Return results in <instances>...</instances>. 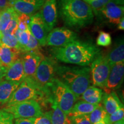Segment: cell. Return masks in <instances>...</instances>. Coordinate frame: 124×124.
<instances>
[{"mask_svg": "<svg viewBox=\"0 0 124 124\" xmlns=\"http://www.w3.org/2000/svg\"><path fill=\"white\" fill-rule=\"evenodd\" d=\"M58 64L53 58L44 57L32 78L39 88L46 95L47 87L56 78V69Z\"/></svg>", "mask_w": 124, "mask_h": 124, "instance_id": "cell-6", "label": "cell"}, {"mask_svg": "<svg viewBox=\"0 0 124 124\" xmlns=\"http://www.w3.org/2000/svg\"><path fill=\"white\" fill-rule=\"evenodd\" d=\"M3 110L10 113L15 119L36 118L43 113L41 105L36 100L26 101L7 105Z\"/></svg>", "mask_w": 124, "mask_h": 124, "instance_id": "cell-7", "label": "cell"}, {"mask_svg": "<svg viewBox=\"0 0 124 124\" xmlns=\"http://www.w3.org/2000/svg\"><path fill=\"white\" fill-rule=\"evenodd\" d=\"M21 57L25 78H33L40 62L44 58L40 51L23 52Z\"/></svg>", "mask_w": 124, "mask_h": 124, "instance_id": "cell-13", "label": "cell"}, {"mask_svg": "<svg viewBox=\"0 0 124 124\" xmlns=\"http://www.w3.org/2000/svg\"><path fill=\"white\" fill-rule=\"evenodd\" d=\"M0 41L5 46L19 51L21 52V47L18 40L15 35H2L0 36Z\"/></svg>", "mask_w": 124, "mask_h": 124, "instance_id": "cell-26", "label": "cell"}, {"mask_svg": "<svg viewBox=\"0 0 124 124\" xmlns=\"http://www.w3.org/2000/svg\"><path fill=\"white\" fill-rule=\"evenodd\" d=\"M56 76L62 83L79 98L83 92L90 86V68L87 67L66 66L57 65Z\"/></svg>", "mask_w": 124, "mask_h": 124, "instance_id": "cell-3", "label": "cell"}, {"mask_svg": "<svg viewBox=\"0 0 124 124\" xmlns=\"http://www.w3.org/2000/svg\"><path fill=\"white\" fill-rule=\"evenodd\" d=\"M40 45L38 40L30 33L28 44L21 49V52L23 53V52H32V51H40Z\"/></svg>", "mask_w": 124, "mask_h": 124, "instance_id": "cell-29", "label": "cell"}, {"mask_svg": "<svg viewBox=\"0 0 124 124\" xmlns=\"http://www.w3.org/2000/svg\"><path fill=\"white\" fill-rule=\"evenodd\" d=\"M111 44V36L108 33L100 31L97 39V44L99 46H108Z\"/></svg>", "mask_w": 124, "mask_h": 124, "instance_id": "cell-30", "label": "cell"}, {"mask_svg": "<svg viewBox=\"0 0 124 124\" xmlns=\"http://www.w3.org/2000/svg\"><path fill=\"white\" fill-rule=\"evenodd\" d=\"M124 124V120H122L120 121H118L117 122H115L114 124Z\"/></svg>", "mask_w": 124, "mask_h": 124, "instance_id": "cell-42", "label": "cell"}, {"mask_svg": "<svg viewBox=\"0 0 124 124\" xmlns=\"http://www.w3.org/2000/svg\"><path fill=\"white\" fill-rule=\"evenodd\" d=\"M88 116L91 124H94L104 120L108 116V114L103 106L99 104L92 112L90 113Z\"/></svg>", "mask_w": 124, "mask_h": 124, "instance_id": "cell-25", "label": "cell"}, {"mask_svg": "<svg viewBox=\"0 0 124 124\" xmlns=\"http://www.w3.org/2000/svg\"><path fill=\"white\" fill-rule=\"evenodd\" d=\"M108 123L110 124H113L115 122L124 120V108L122 107L117 110L116 112H114L110 115H108L106 117Z\"/></svg>", "mask_w": 124, "mask_h": 124, "instance_id": "cell-33", "label": "cell"}, {"mask_svg": "<svg viewBox=\"0 0 124 124\" xmlns=\"http://www.w3.org/2000/svg\"><path fill=\"white\" fill-rule=\"evenodd\" d=\"M69 124H91L88 115L69 116Z\"/></svg>", "mask_w": 124, "mask_h": 124, "instance_id": "cell-32", "label": "cell"}, {"mask_svg": "<svg viewBox=\"0 0 124 124\" xmlns=\"http://www.w3.org/2000/svg\"><path fill=\"white\" fill-rule=\"evenodd\" d=\"M34 124H52L51 119V110L43 113L35 119Z\"/></svg>", "mask_w": 124, "mask_h": 124, "instance_id": "cell-35", "label": "cell"}, {"mask_svg": "<svg viewBox=\"0 0 124 124\" xmlns=\"http://www.w3.org/2000/svg\"><path fill=\"white\" fill-rule=\"evenodd\" d=\"M31 16L24 14H18V29L23 31L28 29Z\"/></svg>", "mask_w": 124, "mask_h": 124, "instance_id": "cell-34", "label": "cell"}, {"mask_svg": "<svg viewBox=\"0 0 124 124\" xmlns=\"http://www.w3.org/2000/svg\"><path fill=\"white\" fill-rule=\"evenodd\" d=\"M13 116L4 110L0 111V124H14Z\"/></svg>", "mask_w": 124, "mask_h": 124, "instance_id": "cell-36", "label": "cell"}, {"mask_svg": "<svg viewBox=\"0 0 124 124\" xmlns=\"http://www.w3.org/2000/svg\"><path fill=\"white\" fill-rule=\"evenodd\" d=\"M104 93L101 89L90 86L80 96L82 101L93 105H99Z\"/></svg>", "mask_w": 124, "mask_h": 124, "instance_id": "cell-21", "label": "cell"}, {"mask_svg": "<svg viewBox=\"0 0 124 124\" xmlns=\"http://www.w3.org/2000/svg\"><path fill=\"white\" fill-rule=\"evenodd\" d=\"M39 12L46 31L49 33L57 23L58 12L56 0H46Z\"/></svg>", "mask_w": 124, "mask_h": 124, "instance_id": "cell-11", "label": "cell"}, {"mask_svg": "<svg viewBox=\"0 0 124 124\" xmlns=\"http://www.w3.org/2000/svg\"><path fill=\"white\" fill-rule=\"evenodd\" d=\"M124 62H119L111 67L110 71L104 90L106 93L119 89L124 80Z\"/></svg>", "mask_w": 124, "mask_h": 124, "instance_id": "cell-14", "label": "cell"}, {"mask_svg": "<svg viewBox=\"0 0 124 124\" xmlns=\"http://www.w3.org/2000/svg\"><path fill=\"white\" fill-rule=\"evenodd\" d=\"M30 33L29 29L25 31H23L17 29V30L16 31L15 36L18 40V42L21 47V49L28 44Z\"/></svg>", "mask_w": 124, "mask_h": 124, "instance_id": "cell-27", "label": "cell"}, {"mask_svg": "<svg viewBox=\"0 0 124 124\" xmlns=\"http://www.w3.org/2000/svg\"><path fill=\"white\" fill-rule=\"evenodd\" d=\"M46 101V95L37 86L32 78H25L12 95L7 105L29 100Z\"/></svg>", "mask_w": 124, "mask_h": 124, "instance_id": "cell-5", "label": "cell"}, {"mask_svg": "<svg viewBox=\"0 0 124 124\" xmlns=\"http://www.w3.org/2000/svg\"><path fill=\"white\" fill-rule=\"evenodd\" d=\"M51 119L52 124H69L67 116L56 105L51 103Z\"/></svg>", "mask_w": 124, "mask_h": 124, "instance_id": "cell-23", "label": "cell"}, {"mask_svg": "<svg viewBox=\"0 0 124 124\" xmlns=\"http://www.w3.org/2000/svg\"><path fill=\"white\" fill-rule=\"evenodd\" d=\"M77 38V34L67 28H56L48 34L46 45L54 47H59L72 42Z\"/></svg>", "mask_w": 124, "mask_h": 124, "instance_id": "cell-10", "label": "cell"}, {"mask_svg": "<svg viewBox=\"0 0 124 124\" xmlns=\"http://www.w3.org/2000/svg\"><path fill=\"white\" fill-rule=\"evenodd\" d=\"M100 49L91 41L75 40L64 46L50 49L52 58L68 64L86 67L101 55Z\"/></svg>", "mask_w": 124, "mask_h": 124, "instance_id": "cell-1", "label": "cell"}, {"mask_svg": "<svg viewBox=\"0 0 124 124\" xmlns=\"http://www.w3.org/2000/svg\"><path fill=\"white\" fill-rule=\"evenodd\" d=\"M21 54L17 49L11 48L5 46L1 43L0 44V62L2 66L7 68L14 62L19 59Z\"/></svg>", "mask_w": 124, "mask_h": 124, "instance_id": "cell-18", "label": "cell"}, {"mask_svg": "<svg viewBox=\"0 0 124 124\" xmlns=\"http://www.w3.org/2000/svg\"><path fill=\"white\" fill-rule=\"evenodd\" d=\"M9 8H12L11 4L7 0H0V11L1 12Z\"/></svg>", "mask_w": 124, "mask_h": 124, "instance_id": "cell-38", "label": "cell"}, {"mask_svg": "<svg viewBox=\"0 0 124 124\" xmlns=\"http://www.w3.org/2000/svg\"><path fill=\"white\" fill-rule=\"evenodd\" d=\"M20 83L6 80L0 82V104L8 103Z\"/></svg>", "mask_w": 124, "mask_h": 124, "instance_id": "cell-19", "label": "cell"}, {"mask_svg": "<svg viewBox=\"0 0 124 124\" xmlns=\"http://www.w3.org/2000/svg\"><path fill=\"white\" fill-rule=\"evenodd\" d=\"M118 26V29H120V30L123 31L124 29V17H123L120 20V22L117 25Z\"/></svg>", "mask_w": 124, "mask_h": 124, "instance_id": "cell-40", "label": "cell"}, {"mask_svg": "<svg viewBox=\"0 0 124 124\" xmlns=\"http://www.w3.org/2000/svg\"><path fill=\"white\" fill-rule=\"evenodd\" d=\"M28 29L31 35L38 40L40 46H46L48 32L46 31L39 12L31 16Z\"/></svg>", "mask_w": 124, "mask_h": 124, "instance_id": "cell-12", "label": "cell"}, {"mask_svg": "<svg viewBox=\"0 0 124 124\" xmlns=\"http://www.w3.org/2000/svg\"><path fill=\"white\" fill-rule=\"evenodd\" d=\"M94 124H110L108 123V120H107V118H105L104 120L102 121L98 122H97V123Z\"/></svg>", "mask_w": 124, "mask_h": 124, "instance_id": "cell-41", "label": "cell"}, {"mask_svg": "<svg viewBox=\"0 0 124 124\" xmlns=\"http://www.w3.org/2000/svg\"><path fill=\"white\" fill-rule=\"evenodd\" d=\"M46 0H17L11 3L12 8L18 14L31 16L40 10Z\"/></svg>", "mask_w": 124, "mask_h": 124, "instance_id": "cell-15", "label": "cell"}, {"mask_svg": "<svg viewBox=\"0 0 124 124\" xmlns=\"http://www.w3.org/2000/svg\"><path fill=\"white\" fill-rule=\"evenodd\" d=\"M7 1H8L9 2H10V4H11V3H12V2H15V1H17V0H7Z\"/></svg>", "mask_w": 124, "mask_h": 124, "instance_id": "cell-43", "label": "cell"}, {"mask_svg": "<svg viewBox=\"0 0 124 124\" xmlns=\"http://www.w3.org/2000/svg\"><path fill=\"white\" fill-rule=\"evenodd\" d=\"M98 105L91 104L84 101H79L75 103L67 116L89 115L97 108Z\"/></svg>", "mask_w": 124, "mask_h": 124, "instance_id": "cell-22", "label": "cell"}, {"mask_svg": "<svg viewBox=\"0 0 124 124\" xmlns=\"http://www.w3.org/2000/svg\"><path fill=\"white\" fill-rule=\"evenodd\" d=\"M58 12L66 26L82 28L91 24L94 13L88 4L82 0H56Z\"/></svg>", "mask_w": 124, "mask_h": 124, "instance_id": "cell-2", "label": "cell"}, {"mask_svg": "<svg viewBox=\"0 0 124 124\" xmlns=\"http://www.w3.org/2000/svg\"><path fill=\"white\" fill-rule=\"evenodd\" d=\"M88 4L92 9L93 13L95 14L100 10L105 5L111 0H82Z\"/></svg>", "mask_w": 124, "mask_h": 124, "instance_id": "cell-31", "label": "cell"}, {"mask_svg": "<svg viewBox=\"0 0 124 124\" xmlns=\"http://www.w3.org/2000/svg\"><path fill=\"white\" fill-rule=\"evenodd\" d=\"M18 29V13H17L13 16L11 21L9 23L7 28L5 31L0 33V36L2 35H15L16 31Z\"/></svg>", "mask_w": 124, "mask_h": 124, "instance_id": "cell-28", "label": "cell"}, {"mask_svg": "<svg viewBox=\"0 0 124 124\" xmlns=\"http://www.w3.org/2000/svg\"><path fill=\"white\" fill-rule=\"evenodd\" d=\"M17 13L12 8L6 9L0 13V33L5 31L11 21L12 17Z\"/></svg>", "mask_w": 124, "mask_h": 124, "instance_id": "cell-24", "label": "cell"}, {"mask_svg": "<svg viewBox=\"0 0 124 124\" xmlns=\"http://www.w3.org/2000/svg\"><path fill=\"white\" fill-rule=\"evenodd\" d=\"M48 100L68 116L78 98L56 77L48 86Z\"/></svg>", "mask_w": 124, "mask_h": 124, "instance_id": "cell-4", "label": "cell"}, {"mask_svg": "<svg viewBox=\"0 0 124 124\" xmlns=\"http://www.w3.org/2000/svg\"><path fill=\"white\" fill-rule=\"evenodd\" d=\"M91 65V82L94 86L104 89L111 69L106 56L101 54L92 62Z\"/></svg>", "mask_w": 124, "mask_h": 124, "instance_id": "cell-9", "label": "cell"}, {"mask_svg": "<svg viewBox=\"0 0 124 124\" xmlns=\"http://www.w3.org/2000/svg\"><path fill=\"white\" fill-rule=\"evenodd\" d=\"M5 79L6 80L21 83L25 78L24 67L21 58L14 62L7 68Z\"/></svg>", "mask_w": 124, "mask_h": 124, "instance_id": "cell-16", "label": "cell"}, {"mask_svg": "<svg viewBox=\"0 0 124 124\" xmlns=\"http://www.w3.org/2000/svg\"><path fill=\"white\" fill-rule=\"evenodd\" d=\"M35 119L31 118H16L15 120V124H34Z\"/></svg>", "mask_w": 124, "mask_h": 124, "instance_id": "cell-37", "label": "cell"}, {"mask_svg": "<svg viewBox=\"0 0 124 124\" xmlns=\"http://www.w3.org/2000/svg\"><path fill=\"white\" fill-rule=\"evenodd\" d=\"M6 71H7V68L4 66H0V82H2L3 79L5 78Z\"/></svg>", "mask_w": 124, "mask_h": 124, "instance_id": "cell-39", "label": "cell"}, {"mask_svg": "<svg viewBox=\"0 0 124 124\" xmlns=\"http://www.w3.org/2000/svg\"><path fill=\"white\" fill-rule=\"evenodd\" d=\"M124 0H111L105 5L95 15L103 23L118 25L124 17Z\"/></svg>", "mask_w": 124, "mask_h": 124, "instance_id": "cell-8", "label": "cell"}, {"mask_svg": "<svg viewBox=\"0 0 124 124\" xmlns=\"http://www.w3.org/2000/svg\"><path fill=\"white\" fill-rule=\"evenodd\" d=\"M106 57L111 67L119 62H124V44L123 39L118 40L116 43L114 47L110 51L109 53L106 55Z\"/></svg>", "mask_w": 124, "mask_h": 124, "instance_id": "cell-20", "label": "cell"}, {"mask_svg": "<svg viewBox=\"0 0 124 124\" xmlns=\"http://www.w3.org/2000/svg\"><path fill=\"white\" fill-rule=\"evenodd\" d=\"M102 100L103 103V107L108 115H110L120 108L124 107L123 104L114 91H111L109 93H104Z\"/></svg>", "mask_w": 124, "mask_h": 124, "instance_id": "cell-17", "label": "cell"}, {"mask_svg": "<svg viewBox=\"0 0 124 124\" xmlns=\"http://www.w3.org/2000/svg\"><path fill=\"white\" fill-rule=\"evenodd\" d=\"M0 66H2V64H1V62H0Z\"/></svg>", "mask_w": 124, "mask_h": 124, "instance_id": "cell-44", "label": "cell"}]
</instances>
